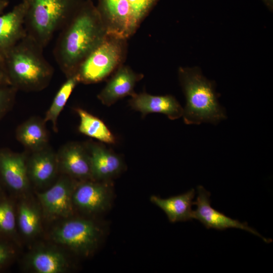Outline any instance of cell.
<instances>
[{
  "label": "cell",
  "mask_w": 273,
  "mask_h": 273,
  "mask_svg": "<svg viewBox=\"0 0 273 273\" xmlns=\"http://www.w3.org/2000/svg\"><path fill=\"white\" fill-rule=\"evenodd\" d=\"M110 193L108 181H78L73 193L74 208L90 214L104 212L109 206Z\"/></svg>",
  "instance_id": "cell-10"
},
{
  "label": "cell",
  "mask_w": 273,
  "mask_h": 273,
  "mask_svg": "<svg viewBox=\"0 0 273 273\" xmlns=\"http://www.w3.org/2000/svg\"><path fill=\"white\" fill-rule=\"evenodd\" d=\"M9 2V1H0V15L3 13L4 10L8 6Z\"/></svg>",
  "instance_id": "cell-29"
},
{
  "label": "cell",
  "mask_w": 273,
  "mask_h": 273,
  "mask_svg": "<svg viewBox=\"0 0 273 273\" xmlns=\"http://www.w3.org/2000/svg\"><path fill=\"white\" fill-rule=\"evenodd\" d=\"M96 8L108 35L124 39L139 25L128 0H98Z\"/></svg>",
  "instance_id": "cell-8"
},
{
  "label": "cell",
  "mask_w": 273,
  "mask_h": 273,
  "mask_svg": "<svg viewBox=\"0 0 273 273\" xmlns=\"http://www.w3.org/2000/svg\"><path fill=\"white\" fill-rule=\"evenodd\" d=\"M85 145L90 156L93 180L108 181L122 171L124 163L119 155L100 143L90 142Z\"/></svg>",
  "instance_id": "cell-15"
},
{
  "label": "cell",
  "mask_w": 273,
  "mask_h": 273,
  "mask_svg": "<svg viewBox=\"0 0 273 273\" xmlns=\"http://www.w3.org/2000/svg\"><path fill=\"white\" fill-rule=\"evenodd\" d=\"M27 3L22 0L10 11L0 15V60L26 35L25 17Z\"/></svg>",
  "instance_id": "cell-14"
},
{
  "label": "cell",
  "mask_w": 273,
  "mask_h": 273,
  "mask_svg": "<svg viewBox=\"0 0 273 273\" xmlns=\"http://www.w3.org/2000/svg\"><path fill=\"white\" fill-rule=\"evenodd\" d=\"M43 119L32 117L20 125L16 131L17 140L31 152L48 146L49 135Z\"/></svg>",
  "instance_id": "cell-20"
},
{
  "label": "cell",
  "mask_w": 273,
  "mask_h": 273,
  "mask_svg": "<svg viewBox=\"0 0 273 273\" xmlns=\"http://www.w3.org/2000/svg\"><path fill=\"white\" fill-rule=\"evenodd\" d=\"M11 85L7 77L4 64L0 60V85Z\"/></svg>",
  "instance_id": "cell-28"
},
{
  "label": "cell",
  "mask_w": 273,
  "mask_h": 273,
  "mask_svg": "<svg viewBox=\"0 0 273 273\" xmlns=\"http://www.w3.org/2000/svg\"><path fill=\"white\" fill-rule=\"evenodd\" d=\"M59 171L72 178L93 180L90 156L85 145L72 142L64 145L57 153Z\"/></svg>",
  "instance_id": "cell-13"
},
{
  "label": "cell",
  "mask_w": 273,
  "mask_h": 273,
  "mask_svg": "<svg viewBox=\"0 0 273 273\" xmlns=\"http://www.w3.org/2000/svg\"><path fill=\"white\" fill-rule=\"evenodd\" d=\"M79 83L75 74L67 78L66 81L62 85L57 94L43 119L46 123H52L53 130L57 132V121L59 116L76 85Z\"/></svg>",
  "instance_id": "cell-23"
},
{
  "label": "cell",
  "mask_w": 273,
  "mask_h": 273,
  "mask_svg": "<svg viewBox=\"0 0 273 273\" xmlns=\"http://www.w3.org/2000/svg\"><path fill=\"white\" fill-rule=\"evenodd\" d=\"M265 4L269 7V8H271V7H272V0H262Z\"/></svg>",
  "instance_id": "cell-30"
},
{
  "label": "cell",
  "mask_w": 273,
  "mask_h": 273,
  "mask_svg": "<svg viewBox=\"0 0 273 273\" xmlns=\"http://www.w3.org/2000/svg\"><path fill=\"white\" fill-rule=\"evenodd\" d=\"M24 154L0 150V183L3 187L14 194L27 192L29 181Z\"/></svg>",
  "instance_id": "cell-11"
},
{
  "label": "cell",
  "mask_w": 273,
  "mask_h": 273,
  "mask_svg": "<svg viewBox=\"0 0 273 273\" xmlns=\"http://www.w3.org/2000/svg\"><path fill=\"white\" fill-rule=\"evenodd\" d=\"M31 153V155L26 158L30 182L39 188L50 184L59 171L57 153L48 146Z\"/></svg>",
  "instance_id": "cell-16"
},
{
  "label": "cell",
  "mask_w": 273,
  "mask_h": 273,
  "mask_svg": "<svg viewBox=\"0 0 273 273\" xmlns=\"http://www.w3.org/2000/svg\"><path fill=\"white\" fill-rule=\"evenodd\" d=\"M77 182L62 174L47 190L37 193L41 210L47 218L65 219L72 216L74 209L72 196Z\"/></svg>",
  "instance_id": "cell-7"
},
{
  "label": "cell",
  "mask_w": 273,
  "mask_h": 273,
  "mask_svg": "<svg viewBox=\"0 0 273 273\" xmlns=\"http://www.w3.org/2000/svg\"><path fill=\"white\" fill-rule=\"evenodd\" d=\"M43 49L26 34L9 52L4 65L11 86L16 89L36 92L49 85L54 69L45 58Z\"/></svg>",
  "instance_id": "cell-2"
},
{
  "label": "cell",
  "mask_w": 273,
  "mask_h": 273,
  "mask_svg": "<svg viewBox=\"0 0 273 273\" xmlns=\"http://www.w3.org/2000/svg\"><path fill=\"white\" fill-rule=\"evenodd\" d=\"M102 235L101 228L94 220L71 216L53 228L50 237L58 246L87 256L98 247Z\"/></svg>",
  "instance_id": "cell-5"
},
{
  "label": "cell",
  "mask_w": 273,
  "mask_h": 273,
  "mask_svg": "<svg viewBox=\"0 0 273 273\" xmlns=\"http://www.w3.org/2000/svg\"><path fill=\"white\" fill-rule=\"evenodd\" d=\"M158 0H128L133 16L139 24Z\"/></svg>",
  "instance_id": "cell-26"
},
{
  "label": "cell",
  "mask_w": 273,
  "mask_h": 273,
  "mask_svg": "<svg viewBox=\"0 0 273 273\" xmlns=\"http://www.w3.org/2000/svg\"><path fill=\"white\" fill-rule=\"evenodd\" d=\"M195 195V191L192 189L185 193L165 199L152 195L150 200L165 212L170 222L174 223L193 219L192 207Z\"/></svg>",
  "instance_id": "cell-19"
},
{
  "label": "cell",
  "mask_w": 273,
  "mask_h": 273,
  "mask_svg": "<svg viewBox=\"0 0 273 273\" xmlns=\"http://www.w3.org/2000/svg\"><path fill=\"white\" fill-rule=\"evenodd\" d=\"M142 76L128 67H122L108 81L98 98L103 105L110 106L120 99L128 95L132 96L135 94L134 86Z\"/></svg>",
  "instance_id": "cell-18"
},
{
  "label": "cell",
  "mask_w": 273,
  "mask_h": 273,
  "mask_svg": "<svg viewBox=\"0 0 273 273\" xmlns=\"http://www.w3.org/2000/svg\"><path fill=\"white\" fill-rule=\"evenodd\" d=\"M24 265L34 273H65L71 268V261L63 249L49 245L37 246L29 251Z\"/></svg>",
  "instance_id": "cell-12"
},
{
  "label": "cell",
  "mask_w": 273,
  "mask_h": 273,
  "mask_svg": "<svg viewBox=\"0 0 273 273\" xmlns=\"http://www.w3.org/2000/svg\"><path fill=\"white\" fill-rule=\"evenodd\" d=\"M75 111L80 119V133L104 143H116L115 136L102 120L82 109L76 108Z\"/></svg>",
  "instance_id": "cell-22"
},
{
  "label": "cell",
  "mask_w": 273,
  "mask_h": 273,
  "mask_svg": "<svg viewBox=\"0 0 273 273\" xmlns=\"http://www.w3.org/2000/svg\"><path fill=\"white\" fill-rule=\"evenodd\" d=\"M6 193L4 191V189L3 187L2 184L0 183V197L5 195Z\"/></svg>",
  "instance_id": "cell-31"
},
{
  "label": "cell",
  "mask_w": 273,
  "mask_h": 273,
  "mask_svg": "<svg viewBox=\"0 0 273 273\" xmlns=\"http://www.w3.org/2000/svg\"><path fill=\"white\" fill-rule=\"evenodd\" d=\"M196 200L193 204L196 208L193 211V219L201 222L207 229L224 230L229 228L244 230L261 238L265 243H270L271 240L261 235L253 228L250 227L246 222L230 218L224 214L213 208L211 206L210 193L203 186L197 187Z\"/></svg>",
  "instance_id": "cell-9"
},
{
  "label": "cell",
  "mask_w": 273,
  "mask_h": 273,
  "mask_svg": "<svg viewBox=\"0 0 273 273\" xmlns=\"http://www.w3.org/2000/svg\"><path fill=\"white\" fill-rule=\"evenodd\" d=\"M129 105L142 116L157 113L165 115L169 119L175 120L183 116V108L171 95L153 96L146 93L135 94L129 101Z\"/></svg>",
  "instance_id": "cell-17"
},
{
  "label": "cell",
  "mask_w": 273,
  "mask_h": 273,
  "mask_svg": "<svg viewBox=\"0 0 273 273\" xmlns=\"http://www.w3.org/2000/svg\"><path fill=\"white\" fill-rule=\"evenodd\" d=\"M16 90L12 86L0 85V118L11 104Z\"/></svg>",
  "instance_id": "cell-27"
},
{
  "label": "cell",
  "mask_w": 273,
  "mask_h": 273,
  "mask_svg": "<svg viewBox=\"0 0 273 273\" xmlns=\"http://www.w3.org/2000/svg\"><path fill=\"white\" fill-rule=\"evenodd\" d=\"M17 232L16 205L5 194L0 197V235L17 243Z\"/></svg>",
  "instance_id": "cell-24"
},
{
  "label": "cell",
  "mask_w": 273,
  "mask_h": 273,
  "mask_svg": "<svg viewBox=\"0 0 273 273\" xmlns=\"http://www.w3.org/2000/svg\"><path fill=\"white\" fill-rule=\"evenodd\" d=\"M122 39L107 34L78 66L75 74L79 82L93 83L107 77L121 60Z\"/></svg>",
  "instance_id": "cell-6"
},
{
  "label": "cell",
  "mask_w": 273,
  "mask_h": 273,
  "mask_svg": "<svg viewBox=\"0 0 273 273\" xmlns=\"http://www.w3.org/2000/svg\"><path fill=\"white\" fill-rule=\"evenodd\" d=\"M18 231L28 239L34 238L41 228V209L33 201L20 200L16 205Z\"/></svg>",
  "instance_id": "cell-21"
},
{
  "label": "cell",
  "mask_w": 273,
  "mask_h": 273,
  "mask_svg": "<svg viewBox=\"0 0 273 273\" xmlns=\"http://www.w3.org/2000/svg\"><path fill=\"white\" fill-rule=\"evenodd\" d=\"M16 243L0 235V271L9 267L17 255Z\"/></svg>",
  "instance_id": "cell-25"
},
{
  "label": "cell",
  "mask_w": 273,
  "mask_h": 273,
  "mask_svg": "<svg viewBox=\"0 0 273 273\" xmlns=\"http://www.w3.org/2000/svg\"><path fill=\"white\" fill-rule=\"evenodd\" d=\"M0 1H9V0H0Z\"/></svg>",
  "instance_id": "cell-32"
},
{
  "label": "cell",
  "mask_w": 273,
  "mask_h": 273,
  "mask_svg": "<svg viewBox=\"0 0 273 273\" xmlns=\"http://www.w3.org/2000/svg\"><path fill=\"white\" fill-rule=\"evenodd\" d=\"M178 73L186 100L182 116L186 124H217L226 118L213 82L206 78L199 68H181Z\"/></svg>",
  "instance_id": "cell-3"
},
{
  "label": "cell",
  "mask_w": 273,
  "mask_h": 273,
  "mask_svg": "<svg viewBox=\"0 0 273 273\" xmlns=\"http://www.w3.org/2000/svg\"><path fill=\"white\" fill-rule=\"evenodd\" d=\"M27 35L44 48L84 0H25Z\"/></svg>",
  "instance_id": "cell-4"
},
{
  "label": "cell",
  "mask_w": 273,
  "mask_h": 273,
  "mask_svg": "<svg viewBox=\"0 0 273 273\" xmlns=\"http://www.w3.org/2000/svg\"><path fill=\"white\" fill-rule=\"evenodd\" d=\"M54 50L60 68L68 77L107 35L96 7L84 0L61 29Z\"/></svg>",
  "instance_id": "cell-1"
}]
</instances>
